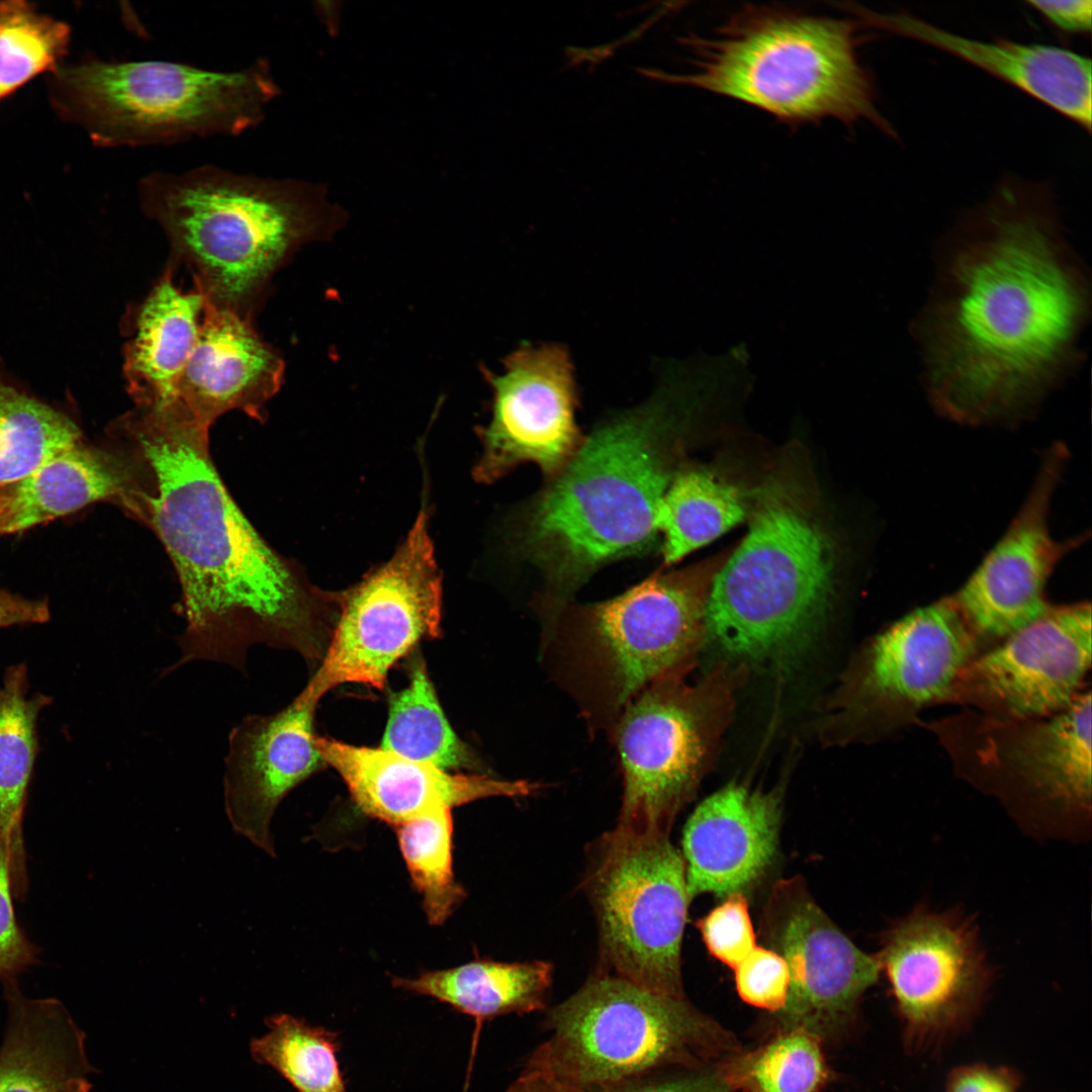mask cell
Instances as JSON below:
<instances>
[{
    "label": "cell",
    "mask_w": 1092,
    "mask_h": 1092,
    "mask_svg": "<svg viewBox=\"0 0 1092 1092\" xmlns=\"http://www.w3.org/2000/svg\"><path fill=\"white\" fill-rule=\"evenodd\" d=\"M960 226L920 332L933 403L982 423L1025 408L1059 378L1088 298L1043 184L1004 178Z\"/></svg>",
    "instance_id": "1"
},
{
    "label": "cell",
    "mask_w": 1092,
    "mask_h": 1092,
    "mask_svg": "<svg viewBox=\"0 0 1092 1092\" xmlns=\"http://www.w3.org/2000/svg\"><path fill=\"white\" fill-rule=\"evenodd\" d=\"M208 430L177 401L134 405L110 428L129 469L126 512L154 530L181 585L186 627L167 672L197 660L245 672L259 643L318 665L339 592L313 585L256 532L213 466Z\"/></svg>",
    "instance_id": "2"
},
{
    "label": "cell",
    "mask_w": 1092,
    "mask_h": 1092,
    "mask_svg": "<svg viewBox=\"0 0 1092 1092\" xmlns=\"http://www.w3.org/2000/svg\"><path fill=\"white\" fill-rule=\"evenodd\" d=\"M663 395L620 414L582 440L531 507L521 544L553 587L543 617L599 567L647 550L674 473Z\"/></svg>",
    "instance_id": "3"
},
{
    "label": "cell",
    "mask_w": 1092,
    "mask_h": 1092,
    "mask_svg": "<svg viewBox=\"0 0 1092 1092\" xmlns=\"http://www.w3.org/2000/svg\"><path fill=\"white\" fill-rule=\"evenodd\" d=\"M138 191L144 212L190 268L194 288L215 307L249 318L285 260L344 219L323 185L212 165L152 172Z\"/></svg>",
    "instance_id": "4"
},
{
    "label": "cell",
    "mask_w": 1092,
    "mask_h": 1092,
    "mask_svg": "<svg viewBox=\"0 0 1092 1092\" xmlns=\"http://www.w3.org/2000/svg\"><path fill=\"white\" fill-rule=\"evenodd\" d=\"M856 23L782 7L747 6L712 37L682 39L694 74L636 69L754 106L789 124L870 121L895 135L877 106L871 73L857 56Z\"/></svg>",
    "instance_id": "5"
},
{
    "label": "cell",
    "mask_w": 1092,
    "mask_h": 1092,
    "mask_svg": "<svg viewBox=\"0 0 1092 1092\" xmlns=\"http://www.w3.org/2000/svg\"><path fill=\"white\" fill-rule=\"evenodd\" d=\"M724 554L656 573L620 596L566 604L542 630L540 658L592 732H610L647 686L686 674L705 637L706 607Z\"/></svg>",
    "instance_id": "6"
},
{
    "label": "cell",
    "mask_w": 1092,
    "mask_h": 1092,
    "mask_svg": "<svg viewBox=\"0 0 1092 1092\" xmlns=\"http://www.w3.org/2000/svg\"><path fill=\"white\" fill-rule=\"evenodd\" d=\"M832 541L801 492L769 480L749 530L712 582L705 637L729 655L781 663L806 647L833 595Z\"/></svg>",
    "instance_id": "7"
},
{
    "label": "cell",
    "mask_w": 1092,
    "mask_h": 1092,
    "mask_svg": "<svg viewBox=\"0 0 1092 1092\" xmlns=\"http://www.w3.org/2000/svg\"><path fill=\"white\" fill-rule=\"evenodd\" d=\"M53 74L59 113L103 147L240 134L261 122L278 93L261 60L231 72L160 60H88Z\"/></svg>",
    "instance_id": "8"
},
{
    "label": "cell",
    "mask_w": 1092,
    "mask_h": 1092,
    "mask_svg": "<svg viewBox=\"0 0 1092 1092\" xmlns=\"http://www.w3.org/2000/svg\"><path fill=\"white\" fill-rule=\"evenodd\" d=\"M585 889L604 967L643 988L684 997L680 948L691 897L684 857L668 832L618 824L594 848Z\"/></svg>",
    "instance_id": "9"
},
{
    "label": "cell",
    "mask_w": 1092,
    "mask_h": 1092,
    "mask_svg": "<svg viewBox=\"0 0 1092 1092\" xmlns=\"http://www.w3.org/2000/svg\"><path fill=\"white\" fill-rule=\"evenodd\" d=\"M551 1037L530 1068L582 1088L614 1085L649 1069L689 1061L712 1037L711 1023L684 997L602 971L547 1018Z\"/></svg>",
    "instance_id": "10"
},
{
    "label": "cell",
    "mask_w": 1092,
    "mask_h": 1092,
    "mask_svg": "<svg viewBox=\"0 0 1092 1092\" xmlns=\"http://www.w3.org/2000/svg\"><path fill=\"white\" fill-rule=\"evenodd\" d=\"M655 680L624 708L610 731L623 778L619 825L668 832L693 796L731 706L730 677L689 685Z\"/></svg>",
    "instance_id": "11"
},
{
    "label": "cell",
    "mask_w": 1092,
    "mask_h": 1092,
    "mask_svg": "<svg viewBox=\"0 0 1092 1092\" xmlns=\"http://www.w3.org/2000/svg\"><path fill=\"white\" fill-rule=\"evenodd\" d=\"M424 502L389 560L339 592V611L325 654L303 689L321 700L339 685L383 689L392 666L423 639L441 634L442 576Z\"/></svg>",
    "instance_id": "12"
},
{
    "label": "cell",
    "mask_w": 1092,
    "mask_h": 1092,
    "mask_svg": "<svg viewBox=\"0 0 1092 1092\" xmlns=\"http://www.w3.org/2000/svg\"><path fill=\"white\" fill-rule=\"evenodd\" d=\"M877 959L915 1045L939 1040L967 1023L992 981L972 922L924 905L890 926Z\"/></svg>",
    "instance_id": "13"
},
{
    "label": "cell",
    "mask_w": 1092,
    "mask_h": 1092,
    "mask_svg": "<svg viewBox=\"0 0 1092 1092\" xmlns=\"http://www.w3.org/2000/svg\"><path fill=\"white\" fill-rule=\"evenodd\" d=\"M492 389V417L478 429L482 453L472 474L490 483L523 462L556 476L582 439L575 424L573 368L558 344H523L502 374L484 370Z\"/></svg>",
    "instance_id": "14"
},
{
    "label": "cell",
    "mask_w": 1092,
    "mask_h": 1092,
    "mask_svg": "<svg viewBox=\"0 0 1092 1092\" xmlns=\"http://www.w3.org/2000/svg\"><path fill=\"white\" fill-rule=\"evenodd\" d=\"M1091 606L1049 607L1037 619L973 657L948 696L1013 720L1054 715L1080 694L1091 665Z\"/></svg>",
    "instance_id": "15"
},
{
    "label": "cell",
    "mask_w": 1092,
    "mask_h": 1092,
    "mask_svg": "<svg viewBox=\"0 0 1092 1092\" xmlns=\"http://www.w3.org/2000/svg\"><path fill=\"white\" fill-rule=\"evenodd\" d=\"M1067 455L1063 445L1046 452L1017 516L951 598L976 635L1004 639L1050 607L1044 597L1048 580L1076 545L1055 540L1049 528L1052 496Z\"/></svg>",
    "instance_id": "16"
},
{
    "label": "cell",
    "mask_w": 1092,
    "mask_h": 1092,
    "mask_svg": "<svg viewBox=\"0 0 1092 1092\" xmlns=\"http://www.w3.org/2000/svg\"><path fill=\"white\" fill-rule=\"evenodd\" d=\"M767 931L790 977L780 1010L792 1027L816 1034L845 1018L881 970L877 957L859 949L801 889L779 886L769 903Z\"/></svg>",
    "instance_id": "17"
},
{
    "label": "cell",
    "mask_w": 1092,
    "mask_h": 1092,
    "mask_svg": "<svg viewBox=\"0 0 1092 1092\" xmlns=\"http://www.w3.org/2000/svg\"><path fill=\"white\" fill-rule=\"evenodd\" d=\"M976 636L951 598L912 611L867 648L853 684V706L885 720H903L946 698L974 657Z\"/></svg>",
    "instance_id": "18"
},
{
    "label": "cell",
    "mask_w": 1092,
    "mask_h": 1092,
    "mask_svg": "<svg viewBox=\"0 0 1092 1092\" xmlns=\"http://www.w3.org/2000/svg\"><path fill=\"white\" fill-rule=\"evenodd\" d=\"M320 701L303 690L282 710L252 714L230 732L223 804L233 830L274 857L271 822L283 799L324 761L314 716Z\"/></svg>",
    "instance_id": "19"
},
{
    "label": "cell",
    "mask_w": 1092,
    "mask_h": 1092,
    "mask_svg": "<svg viewBox=\"0 0 1092 1092\" xmlns=\"http://www.w3.org/2000/svg\"><path fill=\"white\" fill-rule=\"evenodd\" d=\"M846 10L860 23L950 54L1053 108L1085 130L1092 121L1091 60L1073 51L1010 39L980 40L953 33L906 12Z\"/></svg>",
    "instance_id": "20"
},
{
    "label": "cell",
    "mask_w": 1092,
    "mask_h": 1092,
    "mask_svg": "<svg viewBox=\"0 0 1092 1092\" xmlns=\"http://www.w3.org/2000/svg\"><path fill=\"white\" fill-rule=\"evenodd\" d=\"M780 819L776 792L730 784L706 798L682 834L690 897H728L756 883L776 856Z\"/></svg>",
    "instance_id": "21"
},
{
    "label": "cell",
    "mask_w": 1092,
    "mask_h": 1092,
    "mask_svg": "<svg viewBox=\"0 0 1092 1092\" xmlns=\"http://www.w3.org/2000/svg\"><path fill=\"white\" fill-rule=\"evenodd\" d=\"M327 765L346 784L366 815L393 827L436 807H454L489 797H524L539 786L526 780L452 774L382 748L316 737Z\"/></svg>",
    "instance_id": "22"
},
{
    "label": "cell",
    "mask_w": 1092,
    "mask_h": 1092,
    "mask_svg": "<svg viewBox=\"0 0 1092 1092\" xmlns=\"http://www.w3.org/2000/svg\"><path fill=\"white\" fill-rule=\"evenodd\" d=\"M283 374L281 356L258 335L251 318L204 298L197 340L174 399L207 427L234 410L261 420Z\"/></svg>",
    "instance_id": "23"
},
{
    "label": "cell",
    "mask_w": 1092,
    "mask_h": 1092,
    "mask_svg": "<svg viewBox=\"0 0 1092 1092\" xmlns=\"http://www.w3.org/2000/svg\"><path fill=\"white\" fill-rule=\"evenodd\" d=\"M4 982L7 1027L0 1046V1092H69L91 1071L85 1034L55 998H28Z\"/></svg>",
    "instance_id": "24"
},
{
    "label": "cell",
    "mask_w": 1092,
    "mask_h": 1092,
    "mask_svg": "<svg viewBox=\"0 0 1092 1092\" xmlns=\"http://www.w3.org/2000/svg\"><path fill=\"white\" fill-rule=\"evenodd\" d=\"M128 496L129 470L120 450L80 441L24 479L0 487V534L26 530L96 502H112L125 511Z\"/></svg>",
    "instance_id": "25"
},
{
    "label": "cell",
    "mask_w": 1092,
    "mask_h": 1092,
    "mask_svg": "<svg viewBox=\"0 0 1092 1092\" xmlns=\"http://www.w3.org/2000/svg\"><path fill=\"white\" fill-rule=\"evenodd\" d=\"M204 304L194 288L182 291L172 266L139 305L124 349L123 376L134 404L174 398L175 388L196 343Z\"/></svg>",
    "instance_id": "26"
},
{
    "label": "cell",
    "mask_w": 1092,
    "mask_h": 1092,
    "mask_svg": "<svg viewBox=\"0 0 1092 1092\" xmlns=\"http://www.w3.org/2000/svg\"><path fill=\"white\" fill-rule=\"evenodd\" d=\"M1006 763L1039 798L1065 812H1089L1091 694L1048 720L1023 726L1003 749Z\"/></svg>",
    "instance_id": "27"
},
{
    "label": "cell",
    "mask_w": 1092,
    "mask_h": 1092,
    "mask_svg": "<svg viewBox=\"0 0 1092 1092\" xmlns=\"http://www.w3.org/2000/svg\"><path fill=\"white\" fill-rule=\"evenodd\" d=\"M546 962L500 963L475 960L414 978L393 977L395 988L434 998L458 1012L486 1020L545 1006L552 982Z\"/></svg>",
    "instance_id": "28"
},
{
    "label": "cell",
    "mask_w": 1092,
    "mask_h": 1092,
    "mask_svg": "<svg viewBox=\"0 0 1092 1092\" xmlns=\"http://www.w3.org/2000/svg\"><path fill=\"white\" fill-rule=\"evenodd\" d=\"M49 703L28 696L27 669L10 666L0 682V839L10 855L14 896L27 891L23 816L36 754V720Z\"/></svg>",
    "instance_id": "29"
},
{
    "label": "cell",
    "mask_w": 1092,
    "mask_h": 1092,
    "mask_svg": "<svg viewBox=\"0 0 1092 1092\" xmlns=\"http://www.w3.org/2000/svg\"><path fill=\"white\" fill-rule=\"evenodd\" d=\"M746 516L739 491L711 473H674L658 513L664 563L673 564L711 543Z\"/></svg>",
    "instance_id": "30"
},
{
    "label": "cell",
    "mask_w": 1092,
    "mask_h": 1092,
    "mask_svg": "<svg viewBox=\"0 0 1092 1092\" xmlns=\"http://www.w3.org/2000/svg\"><path fill=\"white\" fill-rule=\"evenodd\" d=\"M380 748L446 770L480 766L449 724L422 659L408 685L389 697Z\"/></svg>",
    "instance_id": "31"
},
{
    "label": "cell",
    "mask_w": 1092,
    "mask_h": 1092,
    "mask_svg": "<svg viewBox=\"0 0 1092 1092\" xmlns=\"http://www.w3.org/2000/svg\"><path fill=\"white\" fill-rule=\"evenodd\" d=\"M80 441L72 419L14 385L0 364V487L24 479Z\"/></svg>",
    "instance_id": "32"
},
{
    "label": "cell",
    "mask_w": 1092,
    "mask_h": 1092,
    "mask_svg": "<svg viewBox=\"0 0 1092 1092\" xmlns=\"http://www.w3.org/2000/svg\"><path fill=\"white\" fill-rule=\"evenodd\" d=\"M394 828L427 920L431 925H443L466 897L453 870L452 809L436 807Z\"/></svg>",
    "instance_id": "33"
},
{
    "label": "cell",
    "mask_w": 1092,
    "mask_h": 1092,
    "mask_svg": "<svg viewBox=\"0 0 1092 1092\" xmlns=\"http://www.w3.org/2000/svg\"><path fill=\"white\" fill-rule=\"evenodd\" d=\"M269 1031L251 1043L256 1061L278 1071L298 1092H348L338 1053V1033L303 1019L278 1014Z\"/></svg>",
    "instance_id": "34"
},
{
    "label": "cell",
    "mask_w": 1092,
    "mask_h": 1092,
    "mask_svg": "<svg viewBox=\"0 0 1092 1092\" xmlns=\"http://www.w3.org/2000/svg\"><path fill=\"white\" fill-rule=\"evenodd\" d=\"M68 24L21 0L0 2V102L44 72H55L68 51Z\"/></svg>",
    "instance_id": "35"
},
{
    "label": "cell",
    "mask_w": 1092,
    "mask_h": 1092,
    "mask_svg": "<svg viewBox=\"0 0 1092 1092\" xmlns=\"http://www.w3.org/2000/svg\"><path fill=\"white\" fill-rule=\"evenodd\" d=\"M727 1083L751 1092H815L827 1073L817 1035L802 1027L733 1065Z\"/></svg>",
    "instance_id": "36"
},
{
    "label": "cell",
    "mask_w": 1092,
    "mask_h": 1092,
    "mask_svg": "<svg viewBox=\"0 0 1092 1092\" xmlns=\"http://www.w3.org/2000/svg\"><path fill=\"white\" fill-rule=\"evenodd\" d=\"M698 927L711 954L732 969L756 946L743 894L728 896L699 921Z\"/></svg>",
    "instance_id": "37"
},
{
    "label": "cell",
    "mask_w": 1092,
    "mask_h": 1092,
    "mask_svg": "<svg viewBox=\"0 0 1092 1092\" xmlns=\"http://www.w3.org/2000/svg\"><path fill=\"white\" fill-rule=\"evenodd\" d=\"M739 996L753 1006L780 1011L785 1006L790 977L783 957L775 949L755 946L735 968Z\"/></svg>",
    "instance_id": "38"
},
{
    "label": "cell",
    "mask_w": 1092,
    "mask_h": 1092,
    "mask_svg": "<svg viewBox=\"0 0 1092 1092\" xmlns=\"http://www.w3.org/2000/svg\"><path fill=\"white\" fill-rule=\"evenodd\" d=\"M11 861L0 839V980L6 981L38 963L40 949L19 926L13 908Z\"/></svg>",
    "instance_id": "39"
},
{
    "label": "cell",
    "mask_w": 1092,
    "mask_h": 1092,
    "mask_svg": "<svg viewBox=\"0 0 1092 1092\" xmlns=\"http://www.w3.org/2000/svg\"><path fill=\"white\" fill-rule=\"evenodd\" d=\"M1018 1084L1017 1075L1009 1069L977 1064L956 1069L946 1092H1017Z\"/></svg>",
    "instance_id": "40"
},
{
    "label": "cell",
    "mask_w": 1092,
    "mask_h": 1092,
    "mask_svg": "<svg viewBox=\"0 0 1092 1092\" xmlns=\"http://www.w3.org/2000/svg\"><path fill=\"white\" fill-rule=\"evenodd\" d=\"M1026 3L1061 31L1067 33L1091 31V0H1031Z\"/></svg>",
    "instance_id": "41"
},
{
    "label": "cell",
    "mask_w": 1092,
    "mask_h": 1092,
    "mask_svg": "<svg viewBox=\"0 0 1092 1092\" xmlns=\"http://www.w3.org/2000/svg\"><path fill=\"white\" fill-rule=\"evenodd\" d=\"M47 601L34 600L0 589V628L14 625L41 624L50 620Z\"/></svg>",
    "instance_id": "42"
},
{
    "label": "cell",
    "mask_w": 1092,
    "mask_h": 1092,
    "mask_svg": "<svg viewBox=\"0 0 1092 1092\" xmlns=\"http://www.w3.org/2000/svg\"><path fill=\"white\" fill-rule=\"evenodd\" d=\"M729 1086L719 1077L699 1076L640 1086L612 1087L607 1092H730Z\"/></svg>",
    "instance_id": "43"
},
{
    "label": "cell",
    "mask_w": 1092,
    "mask_h": 1092,
    "mask_svg": "<svg viewBox=\"0 0 1092 1092\" xmlns=\"http://www.w3.org/2000/svg\"><path fill=\"white\" fill-rule=\"evenodd\" d=\"M507 1092H582V1088L546 1071L529 1067Z\"/></svg>",
    "instance_id": "44"
},
{
    "label": "cell",
    "mask_w": 1092,
    "mask_h": 1092,
    "mask_svg": "<svg viewBox=\"0 0 1092 1092\" xmlns=\"http://www.w3.org/2000/svg\"><path fill=\"white\" fill-rule=\"evenodd\" d=\"M91 1085L88 1078L78 1080L70 1089L69 1092H90Z\"/></svg>",
    "instance_id": "45"
},
{
    "label": "cell",
    "mask_w": 1092,
    "mask_h": 1092,
    "mask_svg": "<svg viewBox=\"0 0 1092 1092\" xmlns=\"http://www.w3.org/2000/svg\"><path fill=\"white\" fill-rule=\"evenodd\" d=\"M1 535V534H0Z\"/></svg>",
    "instance_id": "46"
}]
</instances>
